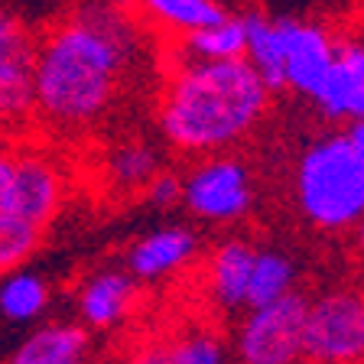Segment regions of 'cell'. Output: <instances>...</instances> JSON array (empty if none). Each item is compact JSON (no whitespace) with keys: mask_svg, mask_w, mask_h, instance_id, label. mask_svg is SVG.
I'll return each mask as SVG.
<instances>
[{"mask_svg":"<svg viewBox=\"0 0 364 364\" xmlns=\"http://www.w3.org/2000/svg\"><path fill=\"white\" fill-rule=\"evenodd\" d=\"M244 30H247V53L244 59L254 65V72L260 75V82L277 95V91H287L283 82V49H280V33H277V20L264 10L250 7L241 14Z\"/></svg>","mask_w":364,"mask_h":364,"instance_id":"15","label":"cell"},{"mask_svg":"<svg viewBox=\"0 0 364 364\" xmlns=\"http://www.w3.org/2000/svg\"><path fill=\"white\" fill-rule=\"evenodd\" d=\"M254 182L235 153L198 156L182 176V208L205 225H235L250 212Z\"/></svg>","mask_w":364,"mask_h":364,"instance_id":"6","label":"cell"},{"mask_svg":"<svg viewBox=\"0 0 364 364\" xmlns=\"http://www.w3.org/2000/svg\"><path fill=\"white\" fill-rule=\"evenodd\" d=\"M361 364H364V361H361Z\"/></svg>","mask_w":364,"mask_h":364,"instance_id":"29","label":"cell"},{"mask_svg":"<svg viewBox=\"0 0 364 364\" xmlns=\"http://www.w3.org/2000/svg\"><path fill=\"white\" fill-rule=\"evenodd\" d=\"M65 196H68V179L59 159L53 153L39 150V146L16 144L14 182H10L7 202H4L0 212L14 215L20 221H30V225L46 231L59 218Z\"/></svg>","mask_w":364,"mask_h":364,"instance_id":"8","label":"cell"},{"mask_svg":"<svg viewBox=\"0 0 364 364\" xmlns=\"http://www.w3.org/2000/svg\"><path fill=\"white\" fill-rule=\"evenodd\" d=\"M146 20L163 33L173 36H189L208 23L221 20L228 14L218 0H130Z\"/></svg>","mask_w":364,"mask_h":364,"instance_id":"16","label":"cell"},{"mask_svg":"<svg viewBox=\"0 0 364 364\" xmlns=\"http://www.w3.org/2000/svg\"><path fill=\"white\" fill-rule=\"evenodd\" d=\"M351 231H355V247H358V250H361V254H364V218L358 221V225L351 228Z\"/></svg>","mask_w":364,"mask_h":364,"instance_id":"27","label":"cell"},{"mask_svg":"<svg viewBox=\"0 0 364 364\" xmlns=\"http://www.w3.org/2000/svg\"><path fill=\"white\" fill-rule=\"evenodd\" d=\"M273 20H277L283 49V82L299 98L316 101L332 72L338 39L318 20H303V16H273Z\"/></svg>","mask_w":364,"mask_h":364,"instance_id":"9","label":"cell"},{"mask_svg":"<svg viewBox=\"0 0 364 364\" xmlns=\"http://www.w3.org/2000/svg\"><path fill=\"white\" fill-rule=\"evenodd\" d=\"M43 235H46L43 228L0 212V277L10 270H20L39 250Z\"/></svg>","mask_w":364,"mask_h":364,"instance_id":"22","label":"cell"},{"mask_svg":"<svg viewBox=\"0 0 364 364\" xmlns=\"http://www.w3.org/2000/svg\"><path fill=\"white\" fill-rule=\"evenodd\" d=\"M341 134H345V140L351 144V150L364 159V121H351L348 127L341 130Z\"/></svg>","mask_w":364,"mask_h":364,"instance_id":"26","label":"cell"},{"mask_svg":"<svg viewBox=\"0 0 364 364\" xmlns=\"http://www.w3.org/2000/svg\"><path fill=\"white\" fill-rule=\"evenodd\" d=\"M309 296L299 289L264 306H247L235 326L231 355L237 364H306L303 332Z\"/></svg>","mask_w":364,"mask_h":364,"instance_id":"4","label":"cell"},{"mask_svg":"<svg viewBox=\"0 0 364 364\" xmlns=\"http://www.w3.org/2000/svg\"><path fill=\"white\" fill-rule=\"evenodd\" d=\"M299 215L318 231H351L364 218V159L345 134L312 140L296 163L293 179Z\"/></svg>","mask_w":364,"mask_h":364,"instance_id":"3","label":"cell"},{"mask_svg":"<svg viewBox=\"0 0 364 364\" xmlns=\"http://www.w3.org/2000/svg\"><path fill=\"white\" fill-rule=\"evenodd\" d=\"M198 235L189 225H163L136 237L124 254V270L134 273L140 283L166 280L173 273H182L198 257Z\"/></svg>","mask_w":364,"mask_h":364,"instance_id":"11","label":"cell"},{"mask_svg":"<svg viewBox=\"0 0 364 364\" xmlns=\"http://www.w3.org/2000/svg\"><path fill=\"white\" fill-rule=\"evenodd\" d=\"M312 105L332 124L364 121V36H345L335 43L332 72Z\"/></svg>","mask_w":364,"mask_h":364,"instance_id":"12","label":"cell"},{"mask_svg":"<svg viewBox=\"0 0 364 364\" xmlns=\"http://www.w3.org/2000/svg\"><path fill=\"white\" fill-rule=\"evenodd\" d=\"M117 364H166V348L159 341H146V345H136Z\"/></svg>","mask_w":364,"mask_h":364,"instance_id":"25","label":"cell"},{"mask_svg":"<svg viewBox=\"0 0 364 364\" xmlns=\"http://www.w3.org/2000/svg\"><path fill=\"white\" fill-rule=\"evenodd\" d=\"M46 309H49V283L39 273L20 267L0 277V316L7 322L26 326L36 322Z\"/></svg>","mask_w":364,"mask_h":364,"instance_id":"19","label":"cell"},{"mask_svg":"<svg viewBox=\"0 0 364 364\" xmlns=\"http://www.w3.org/2000/svg\"><path fill=\"white\" fill-rule=\"evenodd\" d=\"M140 55L136 23L124 4L85 0L36 39L33 121L82 134L117 105Z\"/></svg>","mask_w":364,"mask_h":364,"instance_id":"1","label":"cell"},{"mask_svg":"<svg viewBox=\"0 0 364 364\" xmlns=\"http://www.w3.org/2000/svg\"><path fill=\"white\" fill-rule=\"evenodd\" d=\"M144 198L156 212H169V208L182 205V176L173 173V169H159L144 186Z\"/></svg>","mask_w":364,"mask_h":364,"instance_id":"23","label":"cell"},{"mask_svg":"<svg viewBox=\"0 0 364 364\" xmlns=\"http://www.w3.org/2000/svg\"><path fill=\"white\" fill-rule=\"evenodd\" d=\"M296 280H299V264L289 257L287 250H277V247L257 250L254 254V267H250L247 306H264L296 293Z\"/></svg>","mask_w":364,"mask_h":364,"instance_id":"20","label":"cell"},{"mask_svg":"<svg viewBox=\"0 0 364 364\" xmlns=\"http://www.w3.org/2000/svg\"><path fill=\"white\" fill-rule=\"evenodd\" d=\"M273 91L247 59H189L169 68L156 105L159 134L182 156L225 153L264 121Z\"/></svg>","mask_w":364,"mask_h":364,"instance_id":"2","label":"cell"},{"mask_svg":"<svg viewBox=\"0 0 364 364\" xmlns=\"http://www.w3.org/2000/svg\"><path fill=\"white\" fill-rule=\"evenodd\" d=\"M105 4H124V0H105Z\"/></svg>","mask_w":364,"mask_h":364,"instance_id":"28","label":"cell"},{"mask_svg":"<svg viewBox=\"0 0 364 364\" xmlns=\"http://www.w3.org/2000/svg\"><path fill=\"white\" fill-rule=\"evenodd\" d=\"M163 348H166V364H231L228 341L208 326L186 328Z\"/></svg>","mask_w":364,"mask_h":364,"instance_id":"21","label":"cell"},{"mask_svg":"<svg viewBox=\"0 0 364 364\" xmlns=\"http://www.w3.org/2000/svg\"><path fill=\"white\" fill-rule=\"evenodd\" d=\"M33 59L30 23L0 4V136H14L33 121Z\"/></svg>","mask_w":364,"mask_h":364,"instance_id":"7","label":"cell"},{"mask_svg":"<svg viewBox=\"0 0 364 364\" xmlns=\"http://www.w3.org/2000/svg\"><path fill=\"white\" fill-rule=\"evenodd\" d=\"M140 280L124 267H101L88 273L75 289V312L88 332H111L124 326L136 309Z\"/></svg>","mask_w":364,"mask_h":364,"instance_id":"10","label":"cell"},{"mask_svg":"<svg viewBox=\"0 0 364 364\" xmlns=\"http://www.w3.org/2000/svg\"><path fill=\"white\" fill-rule=\"evenodd\" d=\"M244 53H247V30H244L241 14H225L221 20L179 39V55H189V59L221 62L244 59Z\"/></svg>","mask_w":364,"mask_h":364,"instance_id":"18","label":"cell"},{"mask_svg":"<svg viewBox=\"0 0 364 364\" xmlns=\"http://www.w3.org/2000/svg\"><path fill=\"white\" fill-rule=\"evenodd\" d=\"M257 247H250L241 237H228L205 260V293L221 312L247 309L250 267H254Z\"/></svg>","mask_w":364,"mask_h":364,"instance_id":"13","label":"cell"},{"mask_svg":"<svg viewBox=\"0 0 364 364\" xmlns=\"http://www.w3.org/2000/svg\"><path fill=\"white\" fill-rule=\"evenodd\" d=\"M14 163H16V144L10 136H0V208L7 202L10 182H14Z\"/></svg>","mask_w":364,"mask_h":364,"instance_id":"24","label":"cell"},{"mask_svg":"<svg viewBox=\"0 0 364 364\" xmlns=\"http://www.w3.org/2000/svg\"><path fill=\"white\" fill-rule=\"evenodd\" d=\"M91 332L82 322H46L10 351L4 364H91Z\"/></svg>","mask_w":364,"mask_h":364,"instance_id":"14","label":"cell"},{"mask_svg":"<svg viewBox=\"0 0 364 364\" xmlns=\"http://www.w3.org/2000/svg\"><path fill=\"white\" fill-rule=\"evenodd\" d=\"M159 153L153 144L130 136L105 153V179L121 192H144V186L159 173Z\"/></svg>","mask_w":364,"mask_h":364,"instance_id":"17","label":"cell"},{"mask_svg":"<svg viewBox=\"0 0 364 364\" xmlns=\"http://www.w3.org/2000/svg\"><path fill=\"white\" fill-rule=\"evenodd\" d=\"M306 364L364 361V289L332 287L306 303Z\"/></svg>","mask_w":364,"mask_h":364,"instance_id":"5","label":"cell"}]
</instances>
